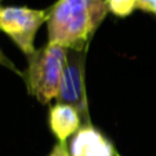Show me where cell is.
Here are the masks:
<instances>
[{
  "mask_svg": "<svg viewBox=\"0 0 156 156\" xmlns=\"http://www.w3.org/2000/svg\"><path fill=\"white\" fill-rule=\"evenodd\" d=\"M109 12L106 0H58L48 10V43L84 51Z\"/></svg>",
  "mask_w": 156,
  "mask_h": 156,
  "instance_id": "6da1fadb",
  "label": "cell"
},
{
  "mask_svg": "<svg viewBox=\"0 0 156 156\" xmlns=\"http://www.w3.org/2000/svg\"><path fill=\"white\" fill-rule=\"evenodd\" d=\"M68 48L48 43L28 57L25 80L29 93L41 104L58 97Z\"/></svg>",
  "mask_w": 156,
  "mask_h": 156,
  "instance_id": "7a4b0ae2",
  "label": "cell"
},
{
  "mask_svg": "<svg viewBox=\"0 0 156 156\" xmlns=\"http://www.w3.org/2000/svg\"><path fill=\"white\" fill-rule=\"evenodd\" d=\"M48 10L29 7H0V30L4 32L27 57L35 53V36L39 28L47 22Z\"/></svg>",
  "mask_w": 156,
  "mask_h": 156,
  "instance_id": "3957f363",
  "label": "cell"
},
{
  "mask_svg": "<svg viewBox=\"0 0 156 156\" xmlns=\"http://www.w3.org/2000/svg\"><path fill=\"white\" fill-rule=\"evenodd\" d=\"M86 53L77 50H68L66 65L62 73L61 86L58 93V102L71 105L80 113L83 119V126L90 123L88 115V102L86 95L84 86V65H86Z\"/></svg>",
  "mask_w": 156,
  "mask_h": 156,
  "instance_id": "277c9868",
  "label": "cell"
},
{
  "mask_svg": "<svg viewBox=\"0 0 156 156\" xmlns=\"http://www.w3.org/2000/svg\"><path fill=\"white\" fill-rule=\"evenodd\" d=\"M116 153L112 142L91 124L82 126L69 147L71 156H116Z\"/></svg>",
  "mask_w": 156,
  "mask_h": 156,
  "instance_id": "5b68a950",
  "label": "cell"
},
{
  "mask_svg": "<svg viewBox=\"0 0 156 156\" xmlns=\"http://www.w3.org/2000/svg\"><path fill=\"white\" fill-rule=\"evenodd\" d=\"M48 124L58 141L66 142L69 137L75 136L82 129L83 119L73 106L58 102L50 108Z\"/></svg>",
  "mask_w": 156,
  "mask_h": 156,
  "instance_id": "8992f818",
  "label": "cell"
},
{
  "mask_svg": "<svg viewBox=\"0 0 156 156\" xmlns=\"http://www.w3.org/2000/svg\"><path fill=\"white\" fill-rule=\"evenodd\" d=\"M109 12L116 17H127L137 10L136 0H106Z\"/></svg>",
  "mask_w": 156,
  "mask_h": 156,
  "instance_id": "52a82bcc",
  "label": "cell"
},
{
  "mask_svg": "<svg viewBox=\"0 0 156 156\" xmlns=\"http://www.w3.org/2000/svg\"><path fill=\"white\" fill-rule=\"evenodd\" d=\"M137 10L156 15V0H136Z\"/></svg>",
  "mask_w": 156,
  "mask_h": 156,
  "instance_id": "ba28073f",
  "label": "cell"
},
{
  "mask_svg": "<svg viewBox=\"0 0 156 156\" xmlns=\"http://www.w3.org/2000/svg\"><path fill=\"white\" fill-rule=\"evenodd\" d=\"M48 156H71L69 155L68 147H66V142H61L58 141V144L54 145L53 151L50 152Z\"/></svg>",
  "mask_w": 156,
  "mask_h": 156,
  "instance_id": "9c48e42d",
  "label": "cell"
},
{
  "mask_svg": "<svg viewBox=\"0 0 156 156\" xmlns=\"http://www.w3.org/2000/svg\"><path fill=\"white\" fill-rule=\"evenodd\" d=\"M116 156H120V155H119V153H116Z\"/></svg>",
  "mask_w": 156,
  "mask_h": 156,
  "instance_id": "30bf717a",
  "label": "cell"
}]
</instances>
